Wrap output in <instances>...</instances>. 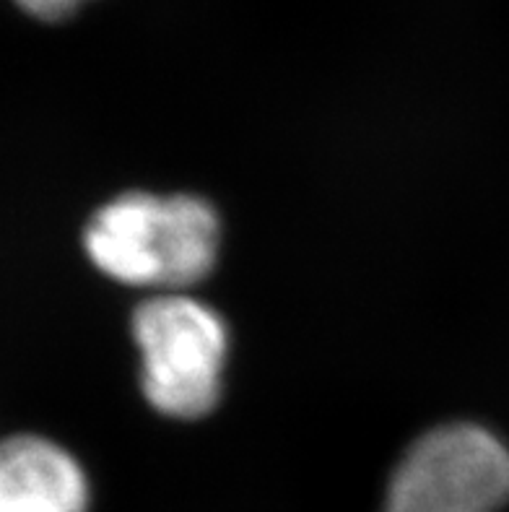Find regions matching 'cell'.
<instances>
[{
	"label": "cell",
	"instance_id": "obj_1",
	"mask_svg": "<svg viewBox=\"0 0 509 512\" xmlns=\"http://www.w3.org/2000/svg\"><path fill=\"white\" fill-rule=\"evenodd\" d=\"M219 242V216L195 195L125 193L104 203L84 234L104 276L164 294L206 279Z\"/></svg>",
	"mask_w": 509,
	"mask_h": 512
},
{
	"label": "cell",
	"instance_id": "obj_2",
	"mask_svg": "<svg viewBox=\"0 0 509 512\" xmlns=\"http://www.w3.org/2000/svg\"><path fill=\"white\" fill-rule=\"evenodd\" d=\"M133 338L141 351L143 393L159 414L200 419L211 414L224 385L229 333L219 312L180 292L138 305Z\"/></svg>",
	"mask_w": 509,
	"mask_h": 512
},
{
	"label": "cell",
	"instance_id": "obj_3",
	"mask_svg": "<svg viewBox=\"0 0 509 512\" xmlns=\"http://www.w3.org/2000/svg\"><path fill=\"white\" fill-rule=\"evenodd\" d=\"M507 502V445L476 424H447L403 455L382 512H499Z\"/></svg>",
	"mask_w": 509,
	"mask_h": 512
},
{
	"label": "cell",
	"instance_id": "obj_4",
	"mask_svg": "<svg viewBox=\"0 0 509 512\" xmlns=\"http://www.w3.org/2000/svg\"><path fill=\"white\" fill-rule=\"evenodd\" d=\"M89 481L68 450L37 435L0 442V512H89Z\"/></svg>",
	"mask_w": 509,
	"mask_h": 512
},
{
	"label": "cell",
	"instance_id": "obj_5",
	"mask_svg": "<svg viewBox=\"0 0 509 512\" xmlns=\"http://www.w3.org/2000/svg\"><path fill=\"white\" fill-rule=\"evenodd\" d=\"M84 0H16V6L34 19L63 21L78 11Z\"/></svg>",
	"mask_w": 509,
	"mask_h": 512
}]
</instances>
